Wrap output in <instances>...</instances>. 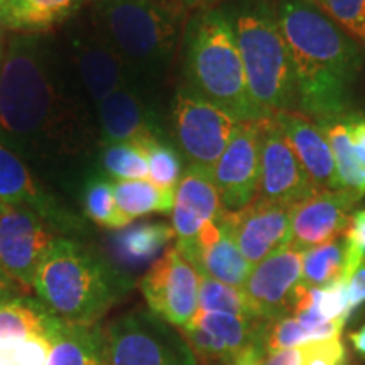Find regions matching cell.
I'll list each match as a JSON object with an SVG mask.
<instances>
[{"label":"cell","mask_w":365,"mask_h":365,"mask_svg":"<svg viewBox=\"0 0 365 365\" xmlns=\"http://www.w3.org/2000/svg\"><path fill=\"white\" fill-rule=\"evenodd\" d=\"M61 237L31 210L0 203V267L22 289H33L39 264Z\"/></svg>","instance_id":"cell-10"},{"label":"cell","mask_w":365,"mask_h":365,"mask_svg":"<svg viewBox=\"0 0 365 365\" xmlns=\"http://www.w3.org/2000/svg\"><path fill=\"white\" fill-rule=\"evenodd\" d=\"M345 240L360 266H365V208L352 213L349 227L344 232Z\"/></svg>","instance_id":"cell-36"},{"label":"cell","mask_w":365,"mask_h":365,"mask_svg":"<svg viewBox=\"0 0 365 365\" xmlns=\"http://www.w3.org/2000/svg\"><path fill=\"white\" fill-rule=\"evenodd\" d=\"M0 203L34 212L63 237L81 234L85 223L36 182L24 161L0 143Z\"/></svg>","instance_id":"cell-15"},{"label":"cell","mask_w":365,"mask_h":365,"mask_svg":"<svg viewBox=\"0 0 365 365\" xmlns=\"http://www.w3.org/2000/svg\"><path fill=\"white\" fill-rule=\"evenodd\" d=\"M198 274L228 286L244 287L252 266L237 247L234 237L218 218L208 222L200 234L186 244H176Z\"/></svg>","instance_id":"cell-18"},{"label":"cell","mask_w":365,"mask_h":365,"mask_svg":"<svg viewBox=\"0 0 365 365\" xmlns=\"http://www.w3.org/2000/svg\"><path fill=\"white\" fill-rule=\"evenodd\" d=\"M148 159V180L161 188L175 190L182 176V156L176 145L163 137H148L140 140Z\"/></svg>","instance_id":"cell-30"},{"label":"cell","mask_w":365,"mask_h":365,"mask_svg":"<svg viewBox=\"0 0 365 365\" xmlns=\"http://www.w3.org/2000/svg\"><path fill=\"white\" fill-rule=\"evenodd\" d=\"M76 66L85 88L97 105L110 97L113 91L129 85L127 63L105 39L78 46Z\"/></svg>","instance_id":"cell-21"},{"label":"cell","mask_w":365,"mask_h":365,"mask_svg":"<svg viewBox=\"0 0 365 365\" xmlns=\"http://www.w3.org/2000/svg\"><path fill=\"white\" fill-rule=\"evenodd\" d=\"M225 212L215 186L212 170L188 164L175 188L173 230L176 244L191 242L208 222H215Z\"/></svg>","instance_id":"cell-17"},{"label":"cell","mask_w":365,"mask_h":365,"mask_svg":"<svg viewBox=\"0 0 365 365\" xmlns=\"http://www.w3.org/2000/svg\"><path fill=\"white\" fill-rule=\"evenodd\" d=\"M102 164L113 180H148V159L140 140L102 145Z\"/></svg>","instance_id":"cell-32"},{"label":"cell","mask_w":365,"mask_h":365,"mask_svg":"<svg viewBox=\"0 0 365 365\" xmlns=\"http://www.w3.org/2000/svg\"><path fill=\"white\" fill-rule=\"evenodd\" d=\"M360 200L349 190L317 191L291 207V244L308 250L336 239L346 230Z\"/></svg>","instance_id":"cell-16"},{"label":"cell","mask_w":365,"mask_h":365,"mask_svg":"<svg viewBox=\"0 0 365 365\" xmlns=\"http://www.w3.org/2000/svg\"><path fill=\"white\" fill-rule=\"evenodd\" d=\"M317 124L330 144L340 188L352 191L362 198L365 196V170L355 158L344 118L339 115L328 120H319Z\"/></svg>","instance_id":"cell-28"},{"label":"cell","mask_w":365,"mask_h":365,"mask_svg":"<svg viewBox=\"0 0 365 365\" xmlns=\"http://www.w3.org/2000/svg\"><path fill=\"white\" fill-rule=\"evenodd\" d=\"M198 312L259 318L242 287L228 286L225 282L212 279L203 274H200Z\"/></svg>","instance_id":"cell-31"},{"label":"cell","mask_w":365,"mask_h":365,"mask_svg":"<svg viewBox=\"0 0 365 365\" xmlns=\"http://www.w3.org/2000/svg\"><path fill=\"white\" fill-rule=\"evenodd\" d=\"M346 291H349V307L352 313L365 303V266H360L352 279L346 282Z\"/></svg>","instance_id":"cell-37"},{"label":"cell","mask_w":365,"mask_h":365,"mask_svg":"<svg viewBox=\"0 0 365 365\" xmlns=\"http://www.w3.org/2000/svg\"><path fill=\"white\" fill-rule=\"evenodd\" d=\"M178 4H181L182 7L188 11V9H193V7H200L203 6V0H176Z\"/></svg>","instance_id":"cell-42"},{"label":"cell","mask_w":365,"mask_h":365,"mask_svg":"<svg viewBox=\"0 0 365 365\" xmlns=\"http://www.w3.org/2000/svg\"><path fill=\"white\" fill-rule=\"evenodd\" d=\"M261 164V124L240 122L213 166V180L227 212L247 207L257 195Z\"/></svg>","instance_id":"cell-13"},{"label":"cell","mask_w":365,"mask_h":365,"mask_svg":"<svg viewBox=\"0 0 365 365\" xmlns=\"http://www.w3.org/2000/svg\"><path fill=\"white\" fill-rule=\"evenodd\" d=\"M83 210L85 215L98 227L120 230L129 227L132 220L120 212L113 196L112 180L107 176L95 175L88 178L83 188Z\"/></svg>","instance_id":"cell-29"},{"label":"cell","mask_w":365,"mask_h":365,"mask_svg":"<svg viewBox=\"0 0 365 365\" xmlns=\"http://www.w3.org/2000/svg\"><path fill=\"white\" fill-rule=\"evenodd\" d=\"M277 21L293 61L298 110L313 122L349 112L364 48L308 0H279Z\"/></svg>","instance_id":"cell-1"},{"label":"cell","mask_w":365,"mask_h":365,"mask_svg":"<svg viewBox=\"0 0 365 365\" xmlns=\"http://www.w3.org/2000/svg\"><path fill=\"white\" fill-rule=\"evenodd\" d=\"M98 113L102 145L166 135L156 110L130 85L122 86L100 102Z\"/></svg>","instance_id":"cell-19"},{"label":"cell","mask_w":365,"mask_h":365,"mask_svg":"<svg viewBox=\"0 0 365 365\" xmlns=\"http://www.w3.org/2000/svg\"><path fill=\"white\" fill-rule=\"evenodd\" d=\"M341 118H344L346 132H349L355 158L365 170V112L349 110L341 113Z\"/></svg>","instance_id":"cell-35"},{"label":"cell","mask_w":365,"mask_h":365,"mask_svg":"<svg viewBox=\"0 0 365 365\" xmlns=\"http://www.w3.org/2000/svg\"><path fill=\"white\" fill-rule=\"evenodd\" d=\"M301 365H349L346 349L340 339L309 341L299 346Z\"/></svg>","instance_id":"cell-34"},{"label":"cell","mask_w":365,"mask_h":365,"mask_svg":"<svg viewBox=\"0 0 365 365\" xmlns=\"http://www.w3.org/2000/svg\"><path fill=\"white\" fill-rule=\"evenodd\" d=\"M274 120L281 127L282 134L303 164L314 188L318 191L341 190L330 144L317 122L298 110L277 113L274 115Z\"/></svg>","instance_id":"cell-20"},{"label":"cell","mask_w":365,"mask_h":365,"mask_svg":"<svg viewBox=\"0 0 365 365\" xmlns=\"http://www.w3.org/2000/svg\"><path fill=\"white\" fill-rule=\"evenodd\" d=\"M261 164L255 198L294 207L317 193L313 181L291 149L274 117L261 118Z\"/></svg>","instance_id":"cell-11"},{"label":"cell","mask_w":365,"mask_h":365,"mask_svg":"<svg viewBox=\"0 0 365 365\" xmlns=\"http://www.w3.org/2000/svg\"><path fill=\"white\" fill-rule=\"evenodd\" d=\"M317 6L365 49V0H318Z\"/></svg>","instance_id":"cell-33"},{"label":"cell","mask_w":365,"mask_h":365,"mask_svg":"<svg viewBox=\"0 0 365 365\" xmlns=\"http://www.w3.org/2000/svg\"><path fill=\"white\" fill-rule=\"evenodd\" d=\"M7 53V46H6V36H4V26L0 24V65H2L4 56Z\"/></svg>","instance_id":"cell-41"},{"label":"cell","mask_w":365,"mask_h":365,"mask_svg":"<svg viewBox=\"0 0 365 365\" xmlns=\"http://www.w3.org/2000/svg\"><path fill=\"white\" fill-rule=\"evenodd\" d=\"M220 2V0H203V6H212V4Z\"/></svg>","instance_id":"cell-43"},{"label":"cell","mask_w":365,"mask_h":365,"mask_svg":"<svg viewBox=\"0 0 365 365\" xmlns=\"http://www.w3.org/2000/svg\"><path fill=\"white\" fill-rule=\"evenodd\" d=\"M105 335L108 365H200L182 333L150 309L120 314Z\"/></svg>","instance_id":"cell-7"},{"label":"cell","mask_w":365,"mask_h":365,"mask_svg":"<svg viewBox=\"0 0 365 365\" xmlns=\"http://www.w3.org/2000/svg\"><path fill=\"white\" fill-rule=\"evenodd\" d=\"M139 287L150 312L173 327L185 328L198 313L200 274L176 245L154 261Z\"/></svg>","instance_id":"cell-9"},{"label":"cell","mask_w":365,"mask_h":365,"mask_svg":"<svg viewBox=\"0 0 365 365\" xmlns=\"http://www.w3.org/2000/svg\"><path fill=\"white\" fill-rule=\"evenodd\" d=\"M86 0H0V24L21 36L51 31L75 16Z\"/></svg>","instance_id":"cell-22"},{"label":"cell","mask_w":365,"mask_h":365,"mask_svg":"<svg viewBox=\"0 0 365 365\" xmlns=\"http://www.w3.org/2000/svg\"><path fill=\"white\" fill-rule=\"evenodd\" d=\"M360 267L345 237L304 250L301 284L307 287H327L336 282H349Z\"/></svg>","instance_id":"cell-24"},{"label":"cell","mask_w":365,"mask_h":365,"mask_svg":"<svg viewBox=\"0 0 365 365\" xmlns=\"http://www.w3.org/2000/svg\"><path fill=\"white\" fill-rule=\"evenodd\" d=\"M244 63L250 97L264 118L296 110L298 93L291 53L267 0L245 2L228 12Z\"/></svg>","instance_id":"cell-5"},{"label":"cell","mask_w":365,"mask_h":365,"mask_svg":"<svg viewBox=\"0 0 365 365\" xmlns=\"http://www.w3.org/2000/svg\"><path fill=\"white\" fill-rule=\"evenodd\" d=\"M257 365H301L299 346L264 355Z\"/></svg>","instance_id":"cell-38"},{"label":"cell","mask_w":365,"mask_h":365,"mask_svg":"<svg viewBox=\"0 0 365 365\" xmlns=\"http://www.w3.org/2000/svg\"><path fill=\"white\" fill-rule=\"evenodd\" d=\"M235 365H240V364H235Z\"/></svg>","instance_id":"cell-45"},{"label":"cell","mask_w":365,"mask_h":365,"mask_svg":"<svg viewBox=\"0 0 365 365\" xmlns=\"http://www.w3.org/2000/svg\"><path fill=\"white\" fill-rule=\"evenodd\" d=\"M46 365H108L105 328L100 323L70 325L63 322Z\"/></svg>","instance_id":"cell-23"},{"label":"cell","mask_w":365,"mask_h":365,"mask_svg":"<svg viewBox=\"0 0 365 365\" xmlns=\"http://www.w3.org/2000/svg\"><path fill=\"white\" fill-rule=\"evenodd\" d=\"M176 0H97L95 21L103 39L137 71L161 73L170 65L186 26Z\"/></svg>","instance_id":"cell-6"},{"label":"cell","mask_w":365,"mask_h":365,"mask_svg":"<svg viewBox=\"0 0 365 365\" xmlns=\"http://www.w3.org/2000/svg\"><path fill=\"white\" fill-rule=\"evenodd\" d=\"M188 88L239 122L264 118L250 97L232 17L223 9H203L182 31Z\"/></svg>","instance_id":"cell-4"},{"label":"cell","mask_w":365,"mask_h":365,"mask_svg":"<svg viewBox=\"0 0 365 365\" xmlns=\"http://www.w3.org/2000/svg\"><path fill=\"white\" fill-rule=\"evenodd\" d=\"M176 239L171 225L163 222H143L115 230L112 250L122 266L143 267L158 261V255Z\"/></svg>","instance_id":"cell-25"},{"label":"cell","mask_w":365,"mask_h":365,"mask_svg":"<svg viewBox=\"0 0 365 365\" xmlns=\"http://www.w3.org/2000/svg\"><path fill=\"white\" fill-rule=\"evenodd\" d=\"M112 185L118 208L132 222L150 213L168 215L175 207V190L161 188L149 180H113Z\"/></svg>","instance_id":"cell-27"},{"label":"cell","mask_w":365,"mask_h":365,"mask_svg":"<svg viewBox=\"0 0 365 365\" xmlns=\"http://www.w3.org/2000/svg\"><path fill=\"white\" fill-rule=\"evenodd\" d=\"M63 322L49 312L38 298L17 296L0 303V344L46 335L54 339Z\"/></svg>","instance_id":"cell-26"},{"label":"cell","mask_w":365,"mask_h":365,"mask_svg":"<svg viewBox=\"0 0 365 365\" xmlns=\"http://www.w3.org/2000/svg\"><path fill=\"white\" fill-rule=\"evenodd\" d=\"M0 139L21 153L66 140L65 95L33 36H17L0 65Z\"/></svg>","instance_id":"cell-2"},{"label":"cell","mask_w":365,"mask_h":365,"mask_svg":"<svg viewBox=\"0 0 365 365\" xmlns=\"http://www.w3.org/2000/svg\"><path fill=\"white\" fill-rule=\"evenodd\" d=\"M308 2H313V4H317V2H318V0H308Z\"/></svg>","instance_id":"cell-44"},{"label":"cell","mask_w":365,"mask_h":365,"mask_svg":"<svg viewBox=\"0 0 365 365\" xmlns=\"http://www.w3.org/2000/svg\"><path fill=\"white\" fill-rule=\"evenodd\" d=\"M21 291L22 287L0 267V303L11 298H17V296H21Z\"/></svg>","instance_id":"cell-39"},{"label":"cell","mask_w":365,"mask_h":365,"mask_svg":"<svg viewBox=\"0 0 365 365\" xmlns=\"http://www.w3.org/2000/svg\"><path fill=\"white\" fill-rule=\"evenodd\" d=\"M220 220L250 266L291 242V208L254 198L237 212H223Z\"/></svg>","instance_id":"cell-14"},{"label":"cell","mask_w":365,"mask_h":365,"mask_svg":"<svg viewBox=\"0 0 365 365\" xmlns=\"http://www.w3.org/2000/svg\"><path fill=\"white\" fill-rule=\"evenodd\" d=\"M304 250L287 244L252 267L242 289L261 319H277L293 313L301 287Z\"/></svg>","instance_id":"cell-12"},{"label":"cell","mask_w":365,"mask_h":365,"mask_svg":"<svg viewBox=\"0 0 365 365\" xmlns=\"http://www.w3.org/2000/svg\"><path fill=\"white\" fill-rule=\"evenodd\" d=\"M132 277L88 245L61 237L36 271L33 289L54 317L97 325L132 289Z\"/></svg>","instance_id":"cell-3"},{"label":"cell","mask_w":365,"mask_h":365,"mask_svg":"<svg viewBox=\"0 0 365 365\" xmlns=\"http://www.w3.org/2000/svg\"><path fill=\"white\" fill-rule=\"evenodd\" d=\"M350 341H352L354 349L357 350L359 354L365 355V325L350 335Z\"/></svg>","instance_id":"cell-40"},{"label":"cell","mask_w":365,"mask_h":365,"mask_svg":"<svg viewBox=\"0 0 365 365\" xmlns=\"http://www.w3.org/2000/svg\"><path fill=\"white\" fill-rule=\"evenodd\" d=\"M239 124L188 86L176 91L171 105V137L188 164L213 170Z\"/></svg>","instance_id":"cell-8"}]
</instances>
